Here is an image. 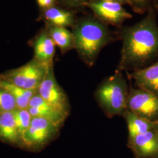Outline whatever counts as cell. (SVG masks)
Instances as JSON below:
<instances>
[{"instance_id":"6da1fadb","label":"cell","mask_w":158,"mask_h":158,"mask_svg":"<svg viewBox=\"0 0 158 158\" xmlns=\"http://www.w3.org/2000/svg\"><path fill=\"white\" fill-rule=\"evenodd\" d=\"M158 10L151 8L141 21L119 27L116 36L122 41L118 70L131 72L158 61Z\"/></svg>"},{"instance_id":"7a4b0ae2","label":"cell","mask_w":158,"mask_h":158,"mask_svg":"<svg viewBox=\"0 0 158 158\" xmlns=\"http://www.w3.org/2000/svg\"><path fill=\"white\" fill-rule=\"evenodd\" d=\"M72 32L74 49L89 67L94 65L102 49L117 37L108 25L89 14L78 18Z\"/></svg>"},{"instance_id":"3957f363","label":"cell","mask_w":158,"mask_h":158,"mask_svg":"<svg viewBox=\"0 0 158 158\" xmlns=\"http://www.w3.org/2000/svg\"><path fill=\"white\" fill-rule=\"evenodd\" d=\"M129 90L122 72L117 70L105 79L95 93L96 100L106 115L111 118L123 115L127 110Z\"/></svg>"},{"instance_id":"277c9868","label":"cell","mask_w":158,"mask_h":158,"mask_svg":"<svg viewBox=\"0 0 158 158\" xmlns=\"http://www.w3.org/2000/svg\"><path fill=\"white\" fill-rule=\"evenodd\" d=\"M61 127L48 119L32 117L22 136L19 147L32 152L42 151L56 137Z\"/></svg>"},{"instance_id":"5b68a950","label":"cell","mask_w":158,"mask_h":158,"mask_svg":"<svg viewBox=\"0 0 158 158\" xmlns=\"http://www.w3.org/2000/svg\"><path fill=\"white\" fill-rule=\"evenodd\" d=\"M51 67L52 66H47L33 58L22 66L1 74L5 79L23 89L38 90Z\"/></svg>"},{"instance_id":"8992f818","label":"cell","mask_w":158,"mask_h":158,"mask_svg":"<svg viewBox=\"0 0 158 158\" xmlns=\"http://www.w3.org/2000/svg\"><path fill=\"white\" fill-rule=\"evenodd\" d=\"M93 13V15L107 25L121 27L125 21L132 18L123 5L113 1L105 0H90L86 4Z\"/></svg>"},{"instance_id":"52a82bcc","label":"cell","mask_w":158,"mask_h":158,"mask_svg":"<svg viewBox=\"0 0 158 158\" xmlns=\"http://www.w3.org/2000/svg\"><path fill=\"white\" fill-rule=\"evenodd\" d=\"M127 110L153 122L158 119V97L141 88L129 90Z\"/></svg>"},{"instance_id":"ba28073f","label":"cell","mask_w":158,"mask_h":158,"mask_svg":"<svg viewBox=\"0 0 158 158\" xmlns=\"http://www.w3.org/2000/svg\"><path fill=\"white\" fill-rule=\"evenodd\" d=\"M38 93L44 100L68 117L70 104L68 97L58 84L51 67L38 89Z\"/></svg>"},{"instance_id":"9c48e42d","label":"cell","mask_w":158,"mask_h":158,"mask_svg":"<svg viewBox=\"0 0 158 158\" xmlns=\"http://www.w3.org/2000/svg\"><path fill=\"white\" fill-rule=\"evenodd\" d=\"M135 158H158V132L155 129L128 139Z\"/></svg>"},{"instance_id":"30bf717a","label":"cell","mask_w":158,"mask_h":158,"mask_svg":"<svg viewBox=\"0 0 158 158\" xmlns=\"http://www.w3.org/2000/svg\"><path fill=\"white\" fill-rule=\"evenodd\" d=\"M39 18L47 25L72 28L78 18L76 11L57 4L40 11Z\"/></svg>"},{"instance_id":"8fae6325","label":"cell","mask_w":158,"mask_h":158,"mask_svg":"<svg viewBox=\"0 0 158 158\" xmlns=\"http://www.w3.org/2000/svg\"><path fill=\"white\" fill-rule=\"evenodd\" d=\"M32 44L34 59L47 66H53L56 45L45 27L35 36Z\"/></svg>"},{"instance_id":"7c38bea8","label":"cell","mask_w":158,"mask_h":158,"mask_svg":"<svg viewBox=\"0 0 158 158\" xmlns=\"http://www.w3.org/2000/svg\"><path fill=\"white\" fill-rule=\"evenodd\" d=\"M27 109L32 117H38L48 119L60 125H62L67 118L66 115L44 100L38 92L31 99Z\"/></svg>"},{"instance_id":"4fadbf2b","label":"cell","mask_w":158,"mask_h":158,"mask_svg":"<svg viewBox=\"0 0 158 158\" xmlns=\"http://www.w3.org/2000/svg\"><path fill=\"white\" fill-rule=\"evenodd\" d=\"M127 74L138 87L158 97V61L147 68L127 72Z\"/></svg>"},{"instance_id":"5bb4252c","label":"cell","mask_w":158,"mask_h":158,"mask_svg":"<svg viewBox=\"0 0 158 158\" xmlns=\"http://www.w3.org/2000/svg\"><path fill=\"white\" fill-rule=\"evenodd\" d=\"M13 112L0 114V140L8 144L19 147L21 139Z\"/></svg>"},{"instance_id":"9a60e30c","label":"cell","mask_w":158,"mask_h":158,"mask_svg":"<svg viewBox=\"0 0 158 158\" xmlns=\"http://www.w3.org/2000/svg\"><path fill=\"white\" fill-rule=\"evenodd\" d=\"M128 130V139L155 129V122L143 118L127 110L123 114Z\"/></svg>"},{"instance_id":"2e32d148","label":"cell","mask_w":158,"mask_h":158,"mask_svg":"<svg viewBox=\"0 0 158 158\" xmlns=\"http://www.w3.org/2000/svg\"><path fill=\"white\" fill-rule=\"evenodd\" d=\"M0 87L7 91L14 97L17 107L19 109H27L31 99L38 92V90L21 88L3 77L1 74H0Z\"/></svg>"},{"instance_id":"e0dca14e","label":"cell","mask_w":158,"mask_h":158,"mask_svg":"<svg viewBox=\"0 0 158 158\" xmlns=\"http://www.w3.org/2000/svg\"><path fill=\"white\" fill-rule=\"evenodd\" d=\"M51 38L62 53L74 49L73 34L68 28L45 25Z\"/></svg>"},{"instance_id":"ac0fdd59","label":"cell","mask_w":158,"mask_h":158,"mask_svg":"<svg viewBox=\"0 0 158 158\" xmlns=\"http://www.w3.org/2000/svg\"><path fill=\"white\" fill-rule=\"evenodd\" d=\"M13 113L17 128L21 139L24 133L28 130L32 117L29 112L28 109L17 108V110L14 111Z\"/></svg>"},{"instance_id":"d6986e66","label":"cell","mask_w":158,"mask_h":158,"mask_svg":"<svg viewBox=\"0 0 158 158\" xmlns=\"http://www.w3.org/2000/svg\"><path fill=\"white\" fill-rule=\"evenodd\" d=\"M18 108L14 97L7 91L0 87V114L12 112Z\"/></svg>"},{"instance_id":"ffe728a7","label":"cell","mask_w":158,"mask_h":158,"mask_svg":"<svg viewBox=\"0 0 158 158\" xmlns=\"http://www.w3.org/2000/svg\"><path fill=\"white\" fill-rule=\"evenodd\" d=\"M127 5L130 6L133 11L139 14H146L152 6L151 0H127Z\"/></svg>"},{"instance_id":"44dd1931","label":"cell","mask_w":158,"mask_h":158,"mask_svg":"<svg viewBox=\"0 0 158 158\" xmlns=\"http://www.w3.org/2000/svg\"><path fill=\"white\" fill-rule=\"evenodd\" d=\"M90 0H57V4L74 11H80L85 8Z\"/></svg>"},{"instance_id":"7402d4cb","label":"cell","mask_w":158,"mask_h":158,"mask_svg":"<svg viewBox=\"0 0 158 158\" xmlns=\"http://www.w3.org/2000/svg\"><path fill=\"white\" fill-rule=\"evenodd\" d=\"M36 2L40 11L57 4V0H36Z\"/></svg>"},{"instance_id":"603a6c76","label":"cell","mask_w":158,"mask_h":158,"mask_svg":"<svg viewBox=\"0 0 158 158\" xmlns=\"http://www.w3.org/2000/svg\"><path fill=\"white\" fill-rule=\"evenodd\" d=\"M151 4L152 8L158 11V0H151Z\"/></svg>"},{"instance_id":"cb8c5ba5","label":"cell","mask_w":158,"mask_h":158,"mask_svg":"<svg viewBox=\"0 0 158 158\" xmlns=\"http://www.w3.org/2000/svg\"><path fill=\"white\" fill-rule=\"evenodd\" d=\"M105 1L117 2H118V3L123 4V6L124 5H127V0H105Z\"/></svg>"},{"instance_id":"d4e9b609","label":"cell","mask_w":158,"mask_h":158,"mask_svg":"<svg viewBox=\"0 0 158 158\" xmlns=\"http://www.w3.org/2000/svg\"><path fill=\"white\" fill-rule=\"evenodd\" d=\"M155 130L158 132V119L156 121H155Z\"/></svg>"}]
</instances>
